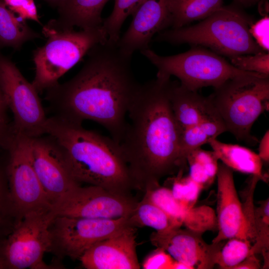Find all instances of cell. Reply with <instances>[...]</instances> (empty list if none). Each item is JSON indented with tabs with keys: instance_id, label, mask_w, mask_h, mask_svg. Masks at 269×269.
Returning a JSON list of instances; mask_svg holds the SVG:
<instances>
[{
	"instance_id": "cell-1",
	"label": "cell",
	"mask_w": 269,
	"mask_h": 269,
	"mask_svg": "<svg viewBox=\"0 0 269 269\" xmlns=\"http://www.w3.org/2000/svg\"><path fill=\"white\" fill-rule=\"evenodd\" d=\"M78 73L69 81L48 89L47 99L56 116L81 123L94 121L119 143L128 109L140 84L131 66V56L108 41L93 47Z\"/></svg>"
},
{
	"instance_id": "cell-2",
	"label": "cell",
	"mask_w": 269,
	"mask_h": 269,
	"mask_svg": "<svg viewBox=\"0 0 269 269\" xmlns=\"http://www.w3.org/2000/svg\"><path fill=\"white\" fill-rule=\"evenodd\" d=\"M170 77L141 84L129 106L119 145L136 189L144 190L163 177L184 171L180 132L169 99Z\"/></svg>"
},
{
	"instance_id": "cell-3",
	"label": "cell",
	"mask_w": 269,
	"mask_h": 269,
	"mask_svg": "<svg viewBox=\"0 0 269 269\" xmlns=\"http://www.w3.org/2000/svg\"><path fill=\"white\" fill-rule=\"evenodd\" d=\"M44 134L59 147L73 178L127 194L136 189L118 143L58 116L47 118Z\"/></svg>"
},
{
	"instance_id": "cell-4",
	"label": "cell",
	"mask_w": 269,
	"mask_h": 269,
	"mask_svg": "<svg viewBox=\"0 0 269 269\" xmlns=\"http://www.w3.org/2000/svg\"><path fill=\"white\" fill-rule=\"evenodd\" d=\"M252 21L241 6L235 3L222 6L193 25L164 30L157 34L155 41L203 46L229 58L254 54L265 51L250 33Z\"/></svg>"
},
{
	"instance_id": "cell-5",
	"label": "cell",
	"mask_w": 269,
	"mask_h": 269,
	"mask_svg": "<svg viewBox=\"0 0 269 269\" xmlns=\"http://www.w3.org/2000/svg\"><path fill=\"white\" fill-rule=\"evenodd\" d=\"M208 96L229 132L238 141L254 145L251 129L269 108V76L249 75L227 80Z\"/></svg>"
},
{
	"instance_id": "cell-6",
	"label": "cell",
	"mask_w": 269,
	"mask_h": 269,
	"mask_svg": "<svg viewBox=\"0 0 269 269\" xmlns=\"http://www.w3.org/2000/svg\"><path fill=\"white\" fill-rule=\"evenodd\" d=\"M42 32L47 40L33 53L35 74L32 83L38 92L55 85L93 47L108 40L102 25L78 31L55 30L45 25Z\"/></svg>"
},
{
	"instance_id": "cell-7",
	"label": "cell",
	"mask_w": 269,
	"mask_h": 269,
	"mask_svg": "<svg viewBox=\"0 0 269 269\" xmlns=\"http://www.w3.org/2000/svg\"><path fill=\"white\" fill-rule=\"evenodd\" d=\"M140 53L156 67V75L175 76L182 86L195 91L205 87L215 88L239 77L262 75L241 70L219 54L199 47L171 56L159 55L149 48Z\"/></svg>"
},
{
	"instance_id": "cell-8",
	"label": "cell",
	"mask_w": 269,
	"mask_h": 269,
	"mask_svg": "<svg viewBox=\"0 0 269 269\" xmlns=\"http://www.w3.org/2000/svg\"><path fill=\"white\" fill-rule=\"evenodd\" d=\"M52 207L24 215L13 230L0 240V260L5 269H50L44 254L50 252V224L56 217Z\"/></svg>"
},
{
	"instance_id": "cell-9",
	"label": "cell",
	"mask_w": 269,
	"mask_h": 269,
	"mask_svg": "<svg viewBox=\"0 0 269 269\" xmlns=\"http://www.w3.org/2000/svg\"><path fill=\"white\" fill-rule=\"evenodd\" d=\"M132 227H134L129 217L108 219L56 216L49 227L50 252L59 258L79 260L95 243Z\"/></svg>"
},
{
	"instance_id": "cell-10",
	"label": "cell",
	"mask_w": 269,
	"mask_h": 269,
	"mask_svg": "<svg viewBox=\"0 0 269 269\" xmlns=\"http://www.w3.org/2000/svg\"><path fill=\"white\" fill-rule=\"evenodd\" d=\"M0 91L13 116L12 131L29 137L44 134L47 118L38 92L0 52Z\"/></svg>"
},
{
	"instance_id": "cell-11",
	"label": "cell",
	"mask_w": 269,
	"mask_h": 269,
	"mask_svg": "<svg viewBox=\"0 0 269 269\" xmlns=\"http://www.w3.org/2000/svg\"><path fill=\"white\" fill-rule=\"evenodd\" d=\"M30 138L12 131L7 137L9 159L6 175L10 197L19 221L31 212L52 207L32 163Z\"/></svg>"
},
{
	"instance_id": "cell-12",
	"label": "cell",
	"mask_w": 269,
	"mask_h": 269,
	"mask_svg": "<svg viewBox=\"0 0 269 269\" xmlns=\"http://www.w3.org/2000/svg\"><path fill=\"white\" fill-rule=\"evenodd\" d=\"M137 202L131 194L79 185L52 209L56 216L114 219L129 218Z\"/></svg>"
},
{
	"instance_id": "cell-13",
	"label": "cell",
	"mask_w": 269,
	"mask_h": 269,
	"mask_svg": "<svg viewBox=\"0 0 269 269\" xmlns=\"http://www.w3.org/2000/svg\"><path fill=\"white\" fill-rule=\"evenodd\" d=\"M50 138L30 137V151L37 176L53 207L80 184L70 173L59 147Z\"/></svg>"
},
{
	"instance_id": "cell-14",
	"label": "cell",
	"mask_w": 269,
	"mask_h": 269,
	"mask_svg": "<svg viewBox=\"0 0 269 269\" xmlns=\"http://www.w3.org/2000/svg\"><path fill=\"white\" fill-rule=\"evenodd\" d=\"M203 234L181 227L164 232H153L151 244L167 252L175 260L192 269H211L216 265L217 255L224 241L208 244Z\"/></svg>"
},
{
	"instance_id": "cell-15",
	"label": "cell",
	"mask_w": 269,
	"mask_h": 269,
	"mask_svg": "<svg viewBox=\"0 0 269 269\" xmlns=\"http://www.w3.org/2000/svg\"><path fill=\"white\" fill-rule=\"evenodd\" d=\"M171 0H144L132 15V21L117 45L126 55L149 48L153 36L171 26Z\"/></svg>"
},
{
	"instance_id": "cell-16",
	"label": "cell",
	"mask_w": 269,
	"mask_h": 269,
	"mask_svg": "<svg viewBox=\"0 0 269 269\" xmlns=\"http://www.w3.org/2000/svg\"><path fill=\"white\" fill-rule=\"evenodd\" d=\"M216 177V216L218 232L212 243H216L232 238L250 241L241 201L234 183L233 170L223 163L218 164Z\"/></svg>"
},
{
	"instance_id": "cell-17",
	"label": "cell",
	"mask_w": 269,
	"mask_h": 269,
	"mask_svg": "<svg viewBox=\"0 0 269 269\" xmlns=\"http://www.w3.org/2000/svg\"><path fill=\"white\" fill-rule=\"evenodd\" d=\"M136 228L98 242L80 258L87 269H140L136 252Z\"/></svg>"
},
{
	"instance_id": "cell-18",
	"label": "cell",
	"mask_w": 269,
	"mask_h": 269,
	"mask_svg": "<svg viewBox=\"0 0 269 269\" xmlns=\"http://www.w3.org/2000/svg\"><path fill=\"white\" fill-rule=\"evenodd\" d=\"M169 99L180 134L203 121L220 118L208 97L175 81H171Z\"/></svg>"
},
{
	"instance_id": "cell-19",
	"label": "cell",
	"mask_w": 269,
	"mask_h": 269,
	"mask_svg": "<svg viewBox=\"0 0 269 269\" xmlns=\"http://www.w3.org/2000/svg\"><path fill=\"white\" fill-rule=\"evenodd\" d=\"M110 0H66L58 8L57 19L46 25L55 30L92 28L102 25L101 13Z\"/></svg>"
},
{
	"instance_id": "cell-20",
	"label": "cell",
	"mask_w": 269,
	"mask_h": 269,
	"mask_svg": "<svg viewBox=\"0 0 269 269\" xmlns=\"http://www.w3.org/2000/svg\"><path fill=\"white\" fill-rule=\"evenodd\" d=\"M217 158L233 171L259 177L267 182L268 176L263 172V161L258 154L248 148L228 144L213 138L208 141Z\"/></svg>"
},
{
	"instance_id": "cell-21",
	"label": "cell",
	"mask_w": 269,
	"mask_h": 269,
	"mask_svg": "<svg viewBox=\"0 0 269 269\" xmlns=\"http://www.w3.org/2000/svg\"><path fill=\"white\" fill-rule=\"evenodd\" d=\"M144 192V197L181 223L187 229H195L200 214L199 207L187 209L174 198L170 189L162 187L159 183L147 187Z\"/></svg>"
},
{
	"instance_id": "cell-22",
	"label": "cell",
	"mask_w": 269,
	"mask_h": 269,
	"mask_svg": "<svg viewBox=\"0 0 269 269\" xmlns=\"http://www.w3.org/2000/svg\"><path fill=\"white\" fill-rule=\"evenodd\" d=\"M223 0H171V27L178 28L202 20L223 6Z\"/></svg>"
},
{
	"instance_id": "cell-23",
	"label": "cell",
	"mask_w": 269,
	"mask_h": 269,
	"mask_svg": "<svg viewBox=\"0 0 269 269\" xmlns=\"http://www.w3.org/2000/svg\"><path fill=\"white\" fill-rule=\"evenodd\" d=\"M227 132L220 118L203 121L192 126L180 134L179 152L181 161L186 165L188 154L194 149Z\"/></svg>"
},
{
	"instance_id": "cell-24",
	"label": "cell",
	"mask_w": 269,
	"mask_h": 269,
	"mask_svg": "<svg viewBox=\"0 0 269 269\" xmlns=\"http://www.w3.org/2000/svg\"><path fill=\"white\" fill-rule=\"evenodd\" d=\"M40 36L24 20H18L0 0V47L19 49L25 42Z\"/></svg>"
},
{
	"instance_id": "cell-25",
	"label": "cell",
	"mask_w": 269,
	"mask_h": 269,
	"mask_svg": "<svg viewBox=\"0 0 269 269\" xmlns=\"http://www.w3.org/2000/svg\"><path fill=\"white\" fill-rule=\"evenodd\" d=\"M129 219L135 228L148 227L159 232L181 227L182 225L144 196L137 202Z\"/></svg>"
},
{
	"instance_id": "cell-26",
	"label": "cell",
	"mask_w": 269,
	"mask_h": 269,
	"mask_svg": "<svg viewBox=\"0 0 269 269\" xmlns=\"http://www.w3.org/2000/svg\"><path fill=\"white\" fill-rule=\"evenodd\" d=\"M144 0H115L110 15L103 20L102 26L108 41L117 43L120 37L122 26L128 16L132 15Z\"/></svg>"
},
{
	"instance_id": "cell-27",
	"label": "cell",
	"mask_w": 269,
	"mask_h": 269,
	"mask_svg": "<svg viewBox=\"0 0 269 269\" xmlns=\"http://www.w3.org/2000/svg\"><path fill=\"white\" fill-rule=\"evenodd\" d=\"M255 223L256 237L250 254H262L264 259V267L269 266V200L262 201L255 207Z\"/></svg>"
},
{
	"instance_id": "cell-28",
	"label": "cell",
	"mask_w": 269,
	"mask_h": 269,
	"mask_svg": "<svg viewBox=\"0 0 269 269\" xmlns=\"http://www.w3.org/2000/svg\"><path fill=\"white\" fill-rule=\"evenodd\" d=\"M227 240L218 253L216 265L223 269H234L250 255L252 243L249 240L238 238Z\"/></svg>"
},
{
	"instance_id": "cell-29",
	"label": "cell",
	"mask_w": 269,
	"mask_h": 269,
	"mask_svg": "<svg viewBox=\"0 0 269 269\" xmlns=\"http://www.w3.org/2000/svg\"><path fill=\"white\" fill-rule=\"evenodd\" d=\"M18 222L10 197L6 175L0 169V240L6 237Z\"/></svg>"
},
{
	"instance_id": "cell-30",
	"label": "cell",
	"mask_w": 269,
	"mask_h": 269,
	"mask_svg": "<svg viewBox=\"0 0 269 269\" xmlns=\"http://www.w3.org/2000/svg\"><path fill=\"white\" fill-rule=\"evenodd\" d=\"M183 172H179L171 190L174 198L188 209L193 208L202 187L189 176L182 177Z\"/></svg>"
},
{
	"instance_id": "cell-31",
	"label": "cell",
	"mask_w": 269,
	"mask_h": 269,
	"mask_svg": "<svg viewBox=\"0 0 269 269\" xmlns=\"http://www.w3.org/2000/svg\"><path fill=\"white\" fill-rule=\"evenodd\" d=\"M229 59L230 63L241 70L269 76V52L235 56Z\"/></svg>"
},
{
	"instance_id": "cell-32",
	"label": "cell",
	"mask_w": 269,
	"mask_h": 269,
	"mask_svg": "<svg viewBox=\"0 0 269 269\" xmlns=\"http://www.w3.org/2000/svg\"><path fill=\"white\" fill-rule=\"evenodd\" d=\"M261 179L259 177L251 175L248 185L243 192L242 199L243 200V202H241L249 239L252 244L254 243L256 237L254 194L257 183Z\"/></svg>"
},
{
	"instance_id": "cell-33",
	"label": "cell",
	"mask_w": 269,
	"mask_h": 269,
	"mask_svg": "<svg viewBox=\"0 0 269 269\" xmlns=\"http://www.w3.org/2000/svg\"><path fill=\"white\" fill-rule=\"evenodd\" d=\"M7 7L23 20H32L40 23L34 0H2Z\"/></svg>"
},
{
	"instance_id": "cell-34",
	"label": "cell",
	"mask_w": 269,
	"mask_h": 269,
	"mask_svg": "<svg viewBox=\"0 0 269 269\" xmlns=\"http://www.w3.org/2000/svg\"><path fill=\"white\" fill-rule=\"evenodd\" d=\"M174 261L164 250L156 248L144 259L142 267L144 269H172Z\"/></svg>"
},
{
	"instance_id": "cell-35",
	"label": "cell",
	"mask_w": 269,
	"mask_h": 269,
	"mask_svg": "<svg viewBox=\"0 0 269 269\" xmlns=\"http://www.w3.org/2000/svg\"><path fill=\"white\" fill-rule=\"evenodd\" d=\"M269 17L266 15L263 18L252 23L249 32L257 45L264 51L269 52Z\"/></svg>"
},
{
	"instance_id": "cell-36",
	"label": "cell",
	"mask_w": 269,
	"mask_h": 269,
	"mask_svg": "<svg viewBox=\"0 0 269 269\" xmlns=\"http://www.w3.org/2000/svg\"><path fill=\"white\" fill-rule=\"evenodd\" d=\"M262 161L269 162V131L267 130L260 141L259 153Z\"/></svg>"
},
{
	"instance_id": "cell-37",
	"label": "cell",
	"mask_w": 269,
	"mask_h": 269,
	"mask_svg": "<svg viewBox=\"0 0 269 269\" xmlns=\"http://www.w3.org/2000/svg\"><path fill=\"white\" fill-rule=\"evenodd\" d=\"M261 268L259 259L255 254H250L234 269H259Z\"/></svg>"
},
{
	"instance_id": "cell-38",
	"label": "cell",
	"mask_w": 269,
	"mask_h": 269,
	"mask_svg": "<svg viewBox=\"0 0 269 269\" xmlns=\"http://www.w3.org/2000/svg\"><path fill=\"white\" fill-rule=\"evenodd\" d=\"M6 106L0 91V122L5 123V111Z\"/></svg>"
},
{
	"instance_id": "cell-39",
	"label": "cell",
	"mask_w": 269,
	"mask_h": 269,
	"mask_svg": "<svg viewBox=\"0 0 269 269\" xmlns=\"http://www.w3.org/2000/svg\"><path fill=\"white\" fill-rule=\"evenodd\" d=\"M234 2L241 7H248L252 6L257 3H259L261 0H234Z\"/></svg>"
},
{
	"instance_id": "cell-40",
	"label": "cell",
	"mask_w": 269,
	"mask_h": 269,
	"mask_svg": "<svg viewBox=\"0 0 269 269\" xmlns=\"http://www.w3.org/2000/svg\"><path fill=\"white\" fill-rule=\"evenodd\" d=\"M54 6L59 7L66 0H44Z\"/></svg>"
},
{
	"instance_id": "cell-41",
	"label": "cell",
	"mask_w": 269,
	"mask_h": 269,
	"mask_svg": "<svg viewBox=\"0 0 269 269\" xmlns=\"http://www.w3.org/2000/svg\"><path fill=\"white\" fill-rule=\"evenodd\" d=\"M5 124L0 122V139L2 136L4 131Z\"/></svg>"
},
{
	"instance_id": "cell-42",
	"label": "cell",
	"mask_w": 269,
	"mask_h": 269,
	"mask_svg": "<svg viewBox=\"0 0 269 269\" xmlns=\"http://www.w3.org/2000/svg\"><path fill=\"white\" fill-rule=\"evenodd\" d=\"M0 269H5L4 264L0 260Z\"/></svg>"
}]
</instances>
